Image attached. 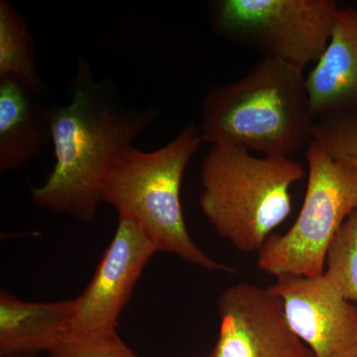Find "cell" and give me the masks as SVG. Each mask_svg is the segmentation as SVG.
Here are the masks:
<instances>
[{
	"label": "cell",
	"mask_w": 357,
	"mask_h": 357,
	"mask_svg": "<svg viewBox=\"0 0 357 357\" xmlns=\"http://www.w3.org/2000/svg\"><path fill=\"white\" fill-rule=\"evenodd\" d=\"M314 119L357 112V10L338 7L330 41L306 76Z\"/></svg>",
	"instance_id": "10"
},
{
	"label": "cell",
	"mask_w": 357,
	"mask_h": 357,
	"mask_svg": "<svg viewBox=\"0 0 357 357\" xmlns=\"http://www.w3.org/2000/svg\"><path fill=\"white\" fill-rule=\"evenodd\" d=\"M158 252L137 223L119 217V225L95 275L74 299L70 331L115 330L134 286L152 256Z\"/></svg>",
	"instance_id": "9"
},
{
	"label": "cell",
	"mask_w": 357,
	"mask_h": 357,
	"mask_svg": "<svg viewBox=\"0 0 357 357\" xmlns=\"http://www.w3.org/2000/svg\"><path fill=\"white\" fill-rule=\"evenodd\" d=\"M50 357H138L122 342L116 330L65 333Z\"/></svg>",
	"instance_id": "16"
},
{
	"label": "cell",
	"mask_w": 357,
	"mask_h": 357,
	"mask_svg": "<svg viewBox=\"0 0 357 357\" xmlns=\"http://www.w3.org/2000/svg\"><path fill=\"white\" fill-rule=\"evenodd\" d=\"M312 140L333 158L357 171V112L326 115L317 119Z\"/></svg>",
	"instance_id": "15"
},
{
	"label": "cell",
	"mask_w": 357,
	"mask_h": 357,
	"mask_svg": "<svg viewBox=\"0 0 357 357\" xmlns=\"http://www.w3.org/2000/svg\"><path fill=\"white\" fill-rule=\"evenodd\" d=\"M307 185L299 215L288 231L272 234L258 252V269L272 276L319 277L333 238L357 211V171L318 142L307 146Z\"/></svg>",
	"instance_id": "5"
},
{
	"label": "cell",
	"mask_w": 357,
	"mask_h": 357,
	"mask_svg": "<svg viewBox=\"0 0 357 357\" xmlns=\"http://www.w3.org/2000/svg\"><path fill=\"white\" fill-rule=\"evenodd\" d=\"M55 105L14 77L0 79V171L25 165L52 141Z\"/></svg>",
	"instance_id": "11"
},
{
	"label": "cell",
	"mask_w": 357,
	"mask_h": 357,
	"mask_svg": "<svg viewBox=\"0 0 357 357\" xmlns=\"http://www.w3.org/2000/svg\"><path fill=\"white\" fill-rule=\"evenodd\" d=\"M74 299L31 303L2 291L0 295V356L36 357L50 352L70 332Z\"/></svg>",
	"instance_id": "12"
},
{
	"label": "cell",
	"mask_w": 357,
	"mask_h": 357,
	"mask_svg": "<svg viewBox=\"0 0 357 357\" xmlns=\"http://www.w3.org/2000/svg\"><path fill=\"white\" fill-rule=\"evenodd\" d=\"M203 143L199 126L189 124L156 151L122 148L103 180L102 202L116 208L119 217L137 223L158 252L172 253L208 271L234 273V268L215 261L195 243L183 215V178Z\"/></svg>",
	"instance_id": "3"
},
{
	"label": "cell",
	"mask_w": 357,
	"mask_h": 357,
	"mask_svg": "<svg viewBox=\"0 0 357 357\" xmlns=\"http://www.w3.org/2000/svg\"><path fill=\"white\" fill-rule=\"evenodd\" d=\"M2 77H14L38 93H47L37 70L34 42L27 20L7 0L0 1V79Z\"/></svg>",
	"instance_id": "13"
},
{
	"label": "cell",
	"mask_w": 357,
	"mask_h": 357,
	"mask_svg": "<svg viewBox=\"0 0 357 357\" xmlns=\"http://www.w3.org/2000/svg\"><path fill=\"white\" fill-rule=\"evenodd\" d=\"M304 177L302 164L288 157H258L236 145H211L202 163L199 208L237 250L259 252L290 215L291 188Z\"/></svg>",
	"instance_id": "4"
},
{
	"label": "cell",
	"mask_w": 357,
	"mask_h": 357,
	"mask_svg": "<svg viewBox=\"0 0 357 357\" xmlns=\"http://www.w3.org/2000/svg\"><path fill=\"white\" fill-rule=\"evenodd\" d=\"M220 330L208 357H314L289 325L269 288L241 282L218 300Z\"/></svg>",
	"instance_id": "7"
},
{
	"label": "cell",
	"mask_w": 357,
	"mask_h": 357,
	"mask_svg": "<svg viewBox=\"0 0 357 357\" xmlns=\"http://www.w3.org/2000/svg\"><path fill=\"white\" fill-rule=\"evenodd\" d=\"M268 288L280 297L289 325L314 357H357V307L325 277L283 275Z\"/></svg>",
	"instance_id": "8"
},
{
	"label": "cell",
	"mask_w": 357,
	"mask_h": 357,
	"mask_svg": "<svg viewBox=\"0 0 357 357\" xmlns=\"http://www.w3.org/2000/svg\"><path fill=\"white\" fill-rule=\"evenodd\" d=\"M314 123L304 70L261 58L238 81L210 89L198 126L204 143L291 158L311 143Z\"/></svg>",
	"instance_id": "2"
},
{
	"label": "cell",
	"mask_w": 357,
	"mask_h": 357,
	"mask_svg": "<svg viewBox=\"0 0 357 357\" xmlns=\"http://www.w3.org/2000/svg\"><path fill=\"white\" fill-rule=\"evenodd\" d=\"M338 7L335 0H215L208 23L220 38L304 70L325 51Z\"/></svg>",
	"instance_id": "6"
},
{
	"label": "cell",
	"mask_w": 357,
	"mask_h": 357,
	"mask_svg": "<svg viewBox=\"0 0 357 357\" xmlns=\"http://www.w3.org/2000/svg\"><path fill=\"white\" fill-rule=\"evenodd\" d=\"M159 115L158 107L126 105L114 82H96L86 61L79 58L70 102L56 107L54 114L55 167L43 185L31 188L34 204L91 222L102 203L110 162Z\"/></svg>",
	"instance_id": "1"
},
{
	"label": "cell",
	"mask_w": 357,
	"mask_h": 357,
	"mask_svg": "<svg viewBox=\"0 0 357 357\" xmlns=\"http://www.w3.org/2000/svg\"><path fill=\"white\" fill-rule=\"evenodd\" d=\"M323 276L345 300L357 303V211L333 238Z\"/></svg>",
	"instance_id": "14"
}]
</instances>
